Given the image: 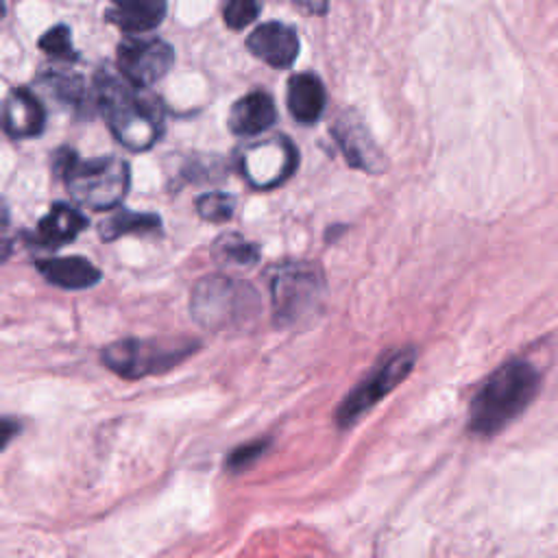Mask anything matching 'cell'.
Segmentation results:
<instances>
[{
    "instance_id": "26",
    "label": "cell",
    "mask_w": 558,
    "mask_h": 558,
    "mask_svg": "<svg viewBox=\"0 0 558 558\" xmlns=\"http://www.w3.org/2000/svg\"><path fill=\"white\" fill-rule=\"evenodd\" d=\"M305 13H325L329 0H292Z\"/></svg>"
},
{
    "instance_id": "9",
    "label": "cell",
    "mask_w": 558,
    "mask_h": 558,
    "mask_svg": "<svg viewBox=\"0 0 558 558\" xmlns=\"http://www.w3.org/2000/svg\"><path fill=\"white\" fill-rule=\"evenodd\" d=\"M174 50L159 37L129 35L118 46V70L135 87L157 83L170 70Z\"/></svg>"
},
{
    "instance_id": "4",
    "label": "cell",
    "mask_w": 558,
    "mask_h": 558,
    "mask_svg": "<svg viewBox=\"0 0 558 558\" xmlns=\"http://www.w3.org/2000/svg\"><path fill=\"white\" fill-rule=\"evenodd\" d=\"M190 314L201 327L211 331L244 327L259 314V294L246 281L209 275L192 288Z\"/></svg>"
},
{
    "instance_id": "28",
    "label": "cell",
    "mask_w": 558,
    "mask_h": 558,
    "mask_svg": "<svg viewBox=\"0 0 558 558\" xmlns=\"http://www.w3.org/2000/svg\"><path fill=\"white\" fill-rule=\"evenodd\" d=\"M9 222V209L4 205V201L0 198V227H4Z\"/></svg>"
},
{
    "instance_id": "20",
    "label": "cell",
    "mask_w": 558,
    "mask_h": 558,
    "mask_svg": "<svg viewBox=\"0 0 558 558\" xmlns=\"http://www.w3.org/2000/svg\"><path fill=\"white\" fill-rule=\"evenodd\" d=\"M39 48L61 61H76V50L72 46V37H70V28L65 24H57L52 28H48L41 39H39Z\"/></svg>"
},
{
    "instance_id": "22",
    "label": "cell",
    "mask_w": 558,
    "mask_h": 558,
    "mask_svg": "<svg viewBox=\"0 0 558 558\" xmlns=\"http://www.w3.org/2000/svg\"><path fill=\"white\" fill-rule=\"evenodd\" d=\"M48 89L61 100L72 107L81 105L83 100V81L74 74H63V72H52L46 76Z\"/></svg>"
},
{
    "instance_id": "8",
    "label": "cell",
    "mask_w": 558,
    "mask_h": 558,
    "mask_svg": "<svg viewBox=\"0 0 558 558\" xmlns=\"http://www.w3.org/2000/svg\"><path fill=\"white\" fill-rule=\"evenodd\" d=\"M296 148L283 135L251 142L238 153V168L255 190H270L281 185L296 168Z\"/></svg>"
},
{
    "instance_id": "21",
    "label": "cell",
    "mask_w": 558,
    "mask_h": 558,
    "mask_svg": "<svg viewBox=\"0 0 558 558\" xmlns=\"http://www.w3.org/2000/svg\"><path fill=\"white\" fill-rule=\"evenodd\" d=\"M233 209H235V201H233V196H229L225 192H209V194L198 196V201H196L198 216L209 222L229 220L233 216Z\"/></svg>"
},
{
    "instance_id": "6",
    "label": "cell",
    "mask_w": 558,
    "mask_h": 558,
    "mask_svg": "<svg viewBox=\"0 0 558 558\" xmlns=\"http://www.w3.org/2000/svg\"><path fill=\"white\" fill-rule=\"evenodd\" d=\"M196 349L198 344L190 338H159V340L124 338L107 344L100 353V360L116 375L126 379H140V377L161 375L174 368L185 357H190Z\"/></svg>"
},
{
    "instance_id": "12",
    "label": "cell",
    "mask_w": 558,
    "mask_h": 558,
    "mask_svg": "<svg viewBox=\"0 0 558 558\" xmlns=\"http://www.w3.org/2000/svg\"><path fill=\"white\" fill-rule=\"evenodd\" d=\"M248 50L272 68H288L299 54L296 31L281 22H266L248 35Z\"/></svg>"
},
{
    "instance_id": "15",
    "label": "cell",
    "mask_w": 558,
    "mask_h": 558,
    "mask_svg": "<svg viewBox=\"0 0 558 558\" xmlns=\"http://www.w3.org/2000/svg\"><path fill=\"white\" fill-rule=\"evenodd\" d=\"M163 15L166 0H111L107 11V20L131 35L155 28Z\"/></svg>"
},
{
    "instance_id": "27",
    "label": "cell",
    "mask_w": 558,
    "mask_h": 558,
    "mask_svg": "<svg viewBox=\"0 0 558 558\" xmlns=\"http://www.w3.org/2000/svg\"><path fill=\"white\" fill-rule=\"evenodd\" d=\"M13 251V242L9 238H0V266L11 257Z\"/></svg>"
},
{
    "instance_id": "7",
    "label": "cell",
    "mask_w": 558,
    "mask_h": 558,
    "mask_svg": "<svg viewBox=\"0 0 558 558\" xmlns=\"http://www.w3.org/2000/svg\"><path fill=\"white\" fill-rule=\"evenodd\" d=\"M416 362L414 347H403L388 353L379 364L342 399L336 412L340 427H349L364 412H368L377 401H381L390 390H395L412 371Z\"/></svg>"
},
{
    "instance_id": "14",
    "label": "cell",
    "mask_w": 558,
    "mask_h": 558,
    "mask_svg": "<svg viewBox=\"0 0 558 558\" xmlns=\"http://www.w3.org/2000/svg\"><path fill=\"white\" fill-rule=\"evenodd\" d=\"M37 270L52 286L63 290H85L100 281V270L85 257H44L35 262Z\"/></svg>"
},
{
    "instance_id": "17",
    "label": "cell",
    "mask_w": 558,
    "mask_h": 558,
    "mask_svg": "<svg viewBox=\"0 0 558 558\" xmlns=\"http://www.w3.org/2000/svg\"><path fill=\"white\" fill-rule=\"evenodd\" d=\"M288 109L301 124H312L325 109V89L314 74H294L288 83Z\"/></svg>"
},
{
    "instance_id": "16",
    "label": "cell",
    "mask_w": 558,
    "mask_h": 558,
    "mask_svg": "<svg viewBox=\"0 0 558 558\" xmlns=\"http://www.w3.org/2000/svg\"><path fill=\"white\" fill-rule=\"evenodd\" d=\"M275 102L264 92H251L235 100L229 113V126L238 135H257L272 126L275 122Z\"/></svg>"
},
{
    "instance_id": "2",
    "label": "cell",
    "mask_w": 558,
    "mask_h": 558,
    "mask_svg": "<svg viewBox=\"0 0 558 558\" xmlns=\"http://www.w3.org/2000/svg\"><path fill=\"white\" fill-rule=\"evenodd\" d=\"M96 98L111 133L124 148L140 153L161 137L163 116L159 102L122 74L98 72Z\"/></svg>"
},
{
    "instance_id": "5",
    "label": "cell",
    "mask_w": 558,
    "mask_h": 558,
    "mask_svg": "<svg viewBox=\"0 0 558 558\" xmlns=\"http://www.w3.org/2000/svg\"><path fill=\"white\" fill-rule=\"evenodd\" d=\"M325 279L312 262H286L270 272V299L275 323L294 327L314 318L323 303Z\"/></svg>"
},
{
    "instance_id": "3",
    "label": "cell",
    "mask_w": 558,
    "mask_h": 558,
    "mask_svg": "<svg viewBox=\"0 0 558 558\" xmlns=\"http://www.w3.org/2000/svg\"><path fill=\"white\" fill-rule=\"evenodd\" d=\"M52 163L70 196L89 209H113L129 190V166L118 157L107 155L83 161L72 148H59Z\"/></svg>"
},
{
    "instance_id": "10",
    "label": "cell",
    "mask_w": 558,
    "mask_h": 558,
    "mask_svg": "<svg viewBox=\"0 0 558 558\" xmlns=\"http://www.w3.org/2000/svg\"><path fill=\"white\" fill-rule=\"evenodd\" d=\"M0 129L15 137H35L44 131V107L39 98L26 89L15 87L0 100Z\"/></svg>"
},
{
    "instance_id": "11",
    "label": "cell",
    "mask_w": 558,
    "mask_h": 558,
    "mask_svg": "<svg viewBox=\"0 0 558 558\" xmlns=\"http://www.w3.org/2000/svg\"><path fill=\"white\" fill-rule=\"evenodd\" d=\"M333 135L351 166L368 170V172L384 170L381 153L377 150L375 142L371 140V133L366 131V126L353 111H347L336 120Z\"/></svg>"
},
{
    "instance_id": "13",
    "label": "cell",
    "mask_w": 558,
    "mask_h": 558,
    "mask_svg": "<svg viewBox=\"0 0 558 558\" xmlns=\"http://www.w3.org/2000/svg\"><path fill=\"white\" fill-rule=\"evenodd\" d=\"M87 227V218L68 203H54L39 220L31 240L44 248H59L72 242Z\"/></svg>"
},
{
    "instance_id": "19",
    "label": "cell",
    "mask_w": 558,
    "mask_h": 558,
    "mask_svg": "<svg viewBox=\"0 0 558 558\" xmlns=\"http://www.w3.org/2000/svg\"><path fill=\"white\" fill-rule=\"evenodd\" d=\"M216 257L233 266H253L259 257L257 246L238 233H229L216 242Z\"/></svg>"
},
{
    "instance_id": "1",
    "label": "cell",
    "mask_w": 558,
    "mask_h": 558,
    "mask_svg": "<svg viewBox=\"0 0 558 558\" xmlns=\"http://www.w3.org/2000/svg\"><path fill=\"white\" fill-rule=\"evenodd\" d=\"M541 373L525 360H510L488 375L469 405V432L495 436L534 401Z\"/></svg>"
},
{
    "instance_id": "23",
    "label": "cell",
    "mask_w": 558,
    "mask_h": 558,
    "mask_svg": "<svg viewBox=\"0 0 558 558\" xmlns=\"http://www.w3.org/2000/svg\"><path fill=\"white\" fill-rule=\"evenodd\" d=\"M270 440L268 438H259V440H251V442H244L240 447H235L229 456H227V462L225 466L233 473H240V471H246L248 466H253L262 456L264 451L268 449Z\"/></svg>"
},
{
    "instance_id": "25",
    "label": "cell",
    "mask_w": 558,
    "mask_h": 558,
    "mask_svg": "<svg viewBox=\"0 0 558 558\" xmlns=\"http://www.w3.org/2000/svg\"><path fill=\"white\" fill-rule=\"evenodd\" d=\"M22 432V423L13 416H0V451Z\"/></svg>"
},
{
    "instance_id": "24",
    "label": "cell",
    "mask_w": 558,
    "mask_h": 558,
    "mask_svg": "<svg viewBox=\"0 0 558 558\" xmlns=\"http://www.w3.org/2000/svg\"><path fill=\"white\" fill-rule=\"evenodd\" d=\"M259 13L257 0H225L222 17L229 28H244L248 26Z\"/></svg>"
},
{
    "instance_id": "29",
    "label": "cell",
    "mask_w": 558,
    "mask_h": 558,
    "mask_svg": "<svg viewBox=\"0 0 558 558\" xmlns=\"http://www.w3.org/2000/svg\"><path fill=\"white\" fill-rule=\"evenodd\" d=\"M4 11H7V9H4V2H2V0H0V20H2V17H4Z\"/></svg>"
},
{
    "instance_id": "18",
    "label": "cell",
    "mask_w": 558,
    "mask_h": 558,
    "mask_svg": "<svg viewBox=\"0 0 558 558\" xmlns=\"http://www.w3.org/2000/svg\"><path fill=\"white\" fill-rule=\"evenodd\" d=\"M157 229H159V216L122 209L100 222V238L116 240L126 233H153Z\"/></svg>"
}]
</instances>
